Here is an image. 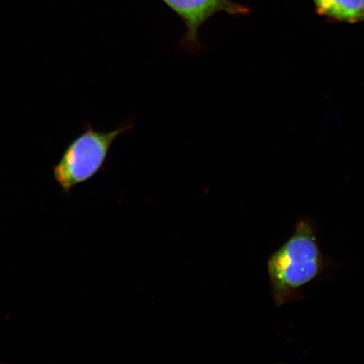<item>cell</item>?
Wrapping results in <instances>:
<instances>
[{"mask_svg": "<svg viewBox=\"0 0 364 364\" xmlns=\"http://www.w3.org/2000/svg\"><path fill=\"white\" fill-rule=\"evenodd\" d=\"M324 263L315 228L307 220L299 221L293 235L267 262L276 306L299 299L304 287L321 274Z\"/></svg>", "mask_w": 364, "mask_h": 364, "instance_id": "obj_1", "label": "cell"}, {"mask_svg": "<svg viewBox=\"0 0 364 364\" xmlns=\"http://www.w3.org/2000/svg\"><path fill=\"white\" fill-rule=\"evenodd\" d=\"M133 129L126 124L103 132L86 124L85 129L68 145L60 159L53 166V177L63 193L92 178L101 171L112 144L118 136Z\"/></svg>", "mask_w": 364, "mask_h": 364, "instance_id": "obj_2", "label": "cell"}, {"mask_svg": "<svg viewBox=\"0 0 364 364\" xmlns=\"http://www.w3.org/2000/svg\"><path fill=\"white\" fill-rule=\"evenodd\" d=\"M317 12L331 20L358 23L364 21V0H313Z\"/></svg>", "mask_w": 364, "mask_h": 364, "instance_id": "obj_4", "label": "cell"}, {"mask_svg": "<svg viewBox=\"0 0 364 364\" xmlns=\"http://www.w3.org/2000/svg\"><path fill=\"white\" fill-rule=\"evenodd\" d=\"M183 21L186 33L181 47L190 53H197L203 48L199 30L213 16L220 12L240 16L247 15V6L231 0H162Z\"/></svg>", "mask_w": 364, "mask_h": 364, "instance_id": "obj_3", "label": "cell"}]
</instances>
